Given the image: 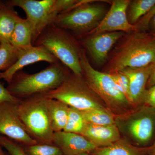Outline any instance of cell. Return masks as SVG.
<instances>
[{
    "label": "cell",
    "mask_w": 155,
    "mask_h": 155,
    "mask_svg": "<svg viewBox=\"0 0 155 155\" xmlns=\"http://www.w3.org/2000/svg\"><path fill=\"white\" fill-rule=\"evenodd\" d=\"M155 63V33L136 31L129 33L115 50L107 66V73L127 67L140 68Z\"/></svg>",
    "instance_id": "cell-1"
},
{
    "label": "cell",
    "mask_w": 155,
    "mask_h": 155,
    "mask_svg": "<svg viewBox=\"0 0 155 155\" xmlns=\"http://www.w3.org/2000/svg\"><path fill=\"white\" fill-rule=\"evenodd\" d=\"M62 64L60 61L50 64L45 69L33 74L19 71L12 78L7 89L18 99L54 90L62 84L68 74Z\"/></svg>",
    "instance_id": "cell-2"
},
{
    "label": "cell",
    "mask_w": 155,
    "mask_h": 155,
    "mask_svg": "<svg viewBox=\"0 0 155 155\" xmlns=\"http://www.w3.org/2000/svg\"><path fill=\"white\" fill-rule=\"evenodd\" d=\"M80 64L87 85L107 106L111 113L122 115L127 113L131 104L116 86L111 75L94 68L85 51H81Z\"/></svg>",
    "instance_id": "cell-3"
},
{
    "label": "cell",
    "mask_w": 155,
    "mask_h": 155,
    "mask_svg": "<svg viewBox=\"0 0 155 155\" xmlns=\"http://www.w3.org/2000/svg\"><path fill=\"white\" fill-rule=\"evenodd\" d=\"M36 41V45L45 48L75 76L83 78L80 59L81 49L65 29L51 24L41 32Z\"/></svg>",
    "instance_id": "cell-4"
},
{
    "label": "cell",
    "mask_w": 155,
    "mask_h": 155,
    "mask_svg": "<svg viewBox=\"0 0 155 155\" xmlns=\"http://www.w3.org/2000/svg\"><path fill=\"white\" fill-rule=\"evenodd\" d=\"M18 110L22 124L34 139L39 143H53L54 132L44 96L37 95L21 101Z\"/></svg>",
    "instance_id": "cell-5"
},
{
    "label": "cell",
    "mask_w": 155,
    "mask_h": 155,
    "mask_svg": "<svg viewBox=\"0 0 155 155\" xmlns=\"http://www.w3.org/2000/svg\"><path fill=\"white\" fill-rule=\"evenodd\" d=\"M41 95L61 101L81 112L104 107L103 101L89 87L83 78L69 73L58 88Z\"/></svg>",
    "instance_id": "cell-6"
},
{
    "label": "cell",
    "mask_w": 155,
    "mask_h": 155,
    "mask_svg": "<svg viewBox=\"0 0 155 155\" xmlns=\"http://www.w3.org/2000/svg\"><path fill=\"white\" fill-rule=\"evenodd\" d=\"M86 0L71 10L58 15L53 24L77 34H88L97 27L105 16L106 8Z\"/></svg>",
    "instance_id": "cell-7"
},
{
    "label": "cell",
    "mask_w": 155,
    "mask_h": 155,
    "mask_svg": "<svg viewBox=\"0 0 155 155\" xmlns=\"http://www.w3.org/2000/svg\"><path fill=\"white\" fill-rule=\"evenodd\" d=\"M130 113L123 114L117 126L137 144L146 146L155 139V109L143 105Z\"/></svg>",
    "instance_id": "cell-8"
},
{
    "label": "cell",
    "mask_w": 155,
    "mask_h": 155,
    "mask_svg": "<svg viewBox=\"0 0 155 155\" xmlns=\"http://www.w3.org/2000/svg\"><path fill=\"white\" fill-rule=\"evenodd\" d=\"M56 0H12L6 2L12 7L21 8L33 28V41H36L41 32L53 24L60 14Z\"/></svg>",
    "instance_id": "cell-9"
},
{
    "label": "cell",
    "mask_w": 155,
    "mask_h": 155,
    "mask_svg": "<svg viewBox=\"0 0 155 155\" xmlns=\"http://www.w3.org/2000/svg\"><path fill=\"white\" fill-rule=\"evenodd\" d=\"M18 104L5 103L0 105V134L28 146L39 143L29 135L22 124Z\"/></svg>",
    "instance_id": "cell-10"
},
{
    "label": "cell",
    "mask_w": 155,
    "mask_h": 155,
    "mask_svg": "<svg viewBox=\"0 0 155 155\" xmlns=\"http://www.w3.org/2000/svg\"><path fill=\"white\" fill-rule=\"evenodd\" d=\"M130 0H114L99 25L87 34L88 35L106 32L122 31L130 33L136 31L135 25L130 24L127 19V11Z\"/></svg>",
    "instance_id": "cell-11"
},
{
    "label": "cell",
    "mask_w": 155,
    "mask_h": 155,
    "mask_svg": "<svg viewBox=\"0 0 155 155\" xmlns=\"http://www.w3.org/2000/svg\"><path fill=\"white\" fill-rule=\"evenodd\" d=\"M18 50L19 53L16 62L8 69L0 73V79H4L8 84L11 82L14 75L25 66L39 61H45L50 64L59 61L42 46L31 45Z\"/></svg>",
    "instance_id": "cell-12"
},
{
    "label": "cell",
    "mask_w": 155,
    "mask_h": 155,
    "mask_svg": "<svg viewBox=\"0 0 155 155\" xmlns=\"http://www.w3.org/2000/svg\"><path fill=\"white\" fill-rule=\"evenodd\" d=\"M124 35L122 31L91 35L84 41V45L96 64L101 66L105 63L110 50Z\"/></svg>",
    "instance_id": "cell-13"
},
{
    "label": "cell",
    "mask_w": 155,
    "mask_h": 155,
    "mask_svg": "<svg viewBox=\"0 0 155 155\" xmlns=\"http://www.w3.org/2000/svg\"><path fill=\"white\" fill-rule=\"evenodd\" d=\"M153 64L140 68L127 67L119 71L125 74L129 79L130 103L131 105L143 104Z\"/></svg>",
    "instance_id": "cell-14"
},
{
    "label": "cell",
    "mask_w": 155,
    "mask_h": 155,
    "mask_svg": "<svg viewBox=\"0 0 155 155\" xmlns=\"http://www.w3.org/2000/svg\"><path fill=\"white\" fill-rule=\"evenodd\" d=\"M53 143L65 155H78L91 153L97 147L86 137L78 134L62 131L54 133Z\"/></svg>",
    "instance_id": "cell-15"
},
{
    "label": "cell",
    "mask_w": 155,
    "mask_h": 155,
    "mask_svg": "<svg viewBox=\"0 0 155 155\" xmlns=\"http://www.w3.org/2000/svg\"><path fill=\"white\" fill-rule=\"evenodd\" d=\"M81 134L97 148L108 146L121 138L120 130L116 124L97 125L86 123Z\"/></svg>",
    "instance_id": "cell-16"
},
{
    "label": "cell",
    "mask_w": 155,
    "mask_h": 155,
    "mask_svg": "<svg viewBox=\"0 0 155 155\" xmlns=\"http://www.w3.org/2000/svg\"><path fill=\"white\" fill-rule=\"evenodd\" d=\"M20 17L14 7L7 3L0 6V44L10 43L12 34Z\"/></svg>",
    "instance_id": "cell-17"
},
{
    "label": "cell",
    "mask_w": 155,
    "mask_h": 155,
    "mask_svg": "<svg viewBox=\"0 0 155 155\" xmlns=\"http://www.w3.org/2000/svg\"><path fill=\"white\" fill-rule=\"evenodd\" d=\"M45 97L54 132L62 131L67 124L69 106L58 100Z\"/></svg>",
    "instance_id": "cell-18"
},
{
    "label": "cell",
    "mask_w": 155,
    "mask_h": 155,
    "mask_svg": "<svg viewBox=\"0 0 155 155\" xmlns=\"http://www.w3.org/2000/svg\"><path fill=\"white\" fill-rule=\"evenodd\" d=\"M33 31L28 19L19 18L12 34L10 43L17 49L30 46L33 41Z\"/></svg>",
    "instance_id": "cell-19"
},
{
    "label": "cell",
    "mask_w": 155,
    "mask_h": 155,
    "mask_svg": "<svg viewBox=\"0 0 155 155\" xmlns=\"http://www.w3.org/2000/svg\"><path fill=\"white\" fill-rule=\"evenodd\" d=\"M144 150L120 138L108 146L97 148L91 153L92 155H142Z\"/></svg>",
    "instance_id": "cell-20"
},
{
    "label": "cell",
    "mask_w": 155,
    "mask_h": 155,
    "mask_svg": "<svg viewBox=\"0 0 155 155\" xmlns=\"http://www.w3.org/2000/svg\"><path fill=\"white\" fill-rule=\"evenodd\" d=\"M86 123L97 125L116 124L114 114L104 107L82 112Z\"/></svg>",
    "instance_id": "cell-21"
},
{
    "label": "cell",
    "mask_w": 155,
    "mask_h": 155,
    "mask_svg": "<svg viewBox=\"0 0 155 155\" xmlns=\"http://www.w3.org/2000/svg\"><path fill=\"white\" fill-rule=\"evenodd\" d=\"M155 5V0H134L128 6V21L135 25Z\"/></svg>",
    "instance_id": "cell-22"
},
{
    "label": "cell",
    "mask_w": 155,
    "mask_h": 155,
    "mask_svg": "<svg viewBox=\"0 0 155 155\" xmlns=\"http://www.w3.org/2000/svg\"><path fill=\"white\" fill-rule=\"evenodd\" d=\"M86 124L82 112L69 107L67 124L63 131L81 134Z\"/></svg>",
    "instance_id": "cell-23"
},
{
    "label": "cell",
    "mask_w": 155,
    "mask_h": 155,
    "mask_svg": "<svg viewBox=\"0 0 155 155\" xmlns=\"http://www.w3.org/2000/svg\"><path fill=\"white\" fill-rule=\"evenodd\" d=\"M18 50L10 43L0 45V73L10 68L17 61Z\"/></svg>",
    "instance_id": "cell-24"
},
{
    "label": "cell",
    "mask_w": 155,
    "mask_h": 155,
    "mask_svg": "<svg viewBox=\"0 0 155 155\" xmlns=\"http://www.w3.org/2000/svg\"><path fill=\"white\" fill-rule=\"evenodd\" d=\"M28 155H63L61 150L55 145L37 143L28 146Z\"/></svg>",
    "instance_id": "cell-25"
},
{
    "label": "cell",
    "mask_w": 155,
    "mask_h": 155,
    "mask_svg": "<svg viewBox=\"0 0 155 155\" xmlns=\"http://www.w3.org/2000/svg\"><path fill=\"white\" fill-rule=\"evenodd\" d=\"M109 74L114 79L118 90L125 96L130 102L129 81L128 78L121 71H117Z\"/></svg>",
    "instance_id": "cell-26"
},
{
    "label": "cell",
    "mask_w": 155,
    "mask_h": 155,
    "mask_svg": "<svg viewBox=\"0 0 155 155\" xmlns=\"http://www.w3.org/2000/svg\"><path fill=\"white\" fill-rule=\"evenodd\" d=\"M0 144L11 155H28L17 142L1 134Z\"/></svg>",
    "instance_id": "cell-27"
},
{
    "label": "cell",
    "mask_w": 155,
    "mask_h": 155,
    "mask_svg": "<svg viewBox=\"0 0 155 155\" xmlns=\"http://www.w3.org/2000/svg\"><path fill=\"white\" fill-rule=\"evenodd\" d=\"M155 16V5L150 11L135 24L137 31H147L149 27L150 22Z\"/></svg>",
    "instance_id": "cell-28"
},
{
    "label": "cell",
    "mask_w": 155,
    "mask_h": 155,
    "mask_svg": "<svg viewBox=\"0 0 155 155\" xmlns=\"http://www.w3.org/2000/svg\"><path fill=\"white\" fill-rule=\"evenodd\" d=\"M21 100L12 95L4 84L0 82V105L5 103L18 104Z\"/></svg>",
    "instance_id": "cell-29"
},
{
    "label": "cell",
    "mask_w": 155,
    "mask_h": 155,
    "mask_svg": "<svg viewBox=\"0 0 155 155\" xmlns=\"http://www.w3.org/2000/svg\"><path fill=\"white\" fill-rule=\"evenodd\" d=\"M143 104L155 109V85L147 89Z\"/></svg>",
    "instance_id": "cell-30"
},
{
    "label": "cell",
    "mask_w": 155,
    "mask_h": 155,
    "mask_svg": "<svg viewBox=\"0 0 155 155\" xmlns=\"http://www.w3.org/2000/svg\"><path fill=\"white\" fill-rule=\"evenodd\" d=\"M154 85H155V63L153 64V67L151 73L147 84V88H150Z\"/></svg>",
    "instance_id": "cell-31"
},
{
    "label": "cell",
    "mask_w": 155,
    "mask_h": 155,
    "mask_svg": "<svg viewBox=\"0 0 155 155\" xmlns=\"http://www.w3.org/2000/svg\"><path fill=\"white\" fill-rule=\"evenodd\" d=\"M150 24L151 25V27H152L153 29V31L152 32L155 33V16L153 17V19L151 20L150 25Z\"/></svg>",
    "instance_id": "cell-32"
},
{
    "label": "cell",
    "mask_w": 155,
    "mask_h": 155,
    "mask_svg": "<svg viewBox=\"0 0 155 155\" xmlns=\"http://www.w3.org/2000/svg\"><path fill=\"white\" fill-rule=\"evenodd\" d=\"M150 155H155V142L152 147L151 150Z\"/></svg>",
    "instance_id": "cell-33"
},
{
    "label": "cell",
    "mask_w": 155,
    "mask_h": 155,
    "mask_svg": "<svg viewBox=\"0 0 155 155\" xmlns=\"http://www.w3.org/2000/svg\"><path fill=\"white\" fill-rule=\"evenodd\" d=\"M2 145L0 144V155H3L2 152Z\"/></svg>",
    "instance_id": "cell-34"
},
{
    "label": "cell",
    "mask_w": 155,
    "mask_h": 155,
    "mask_svg": "<svg viewBox=\"0 0 155 155\" xmlns=\"http://www.w3.org/2000/svg\"><path fill=\"white\" fill-rule=\"evenodd\" d=\"M89 155L88 154V153H84L81 154L80 155Z\"/></svg>",
    "instance_id": "cell-35"
},
{
    "label": "cell",
    "mask_w": 155,
    "mask_h": 155,
    "mask_svg": "<svg viewBox=\"0 0 155 155\" xmlns=\"http://www.w3.org/2000/svg\"><path fill=\"white\" fill-rule=\"evenodd\" d=\"M2 1H0V6H1V5H2Z\"/></svg>",
    "instance_id": "cell-36"
},
{
    "label": "cell",
    "mask_w": 155,
    "mask_h": 155,
    "mask_svg": "<svg viewBox=\"0 0 155 155\" xmlns=\"http://www.w3.org/2000/svg\"><path fill=\"white\" fill-rule=\"evenodd\" d=\"M0 45H1V44H0Z\"/></svg>",
    "instance_id": "cell-37"
}]
</instances>
